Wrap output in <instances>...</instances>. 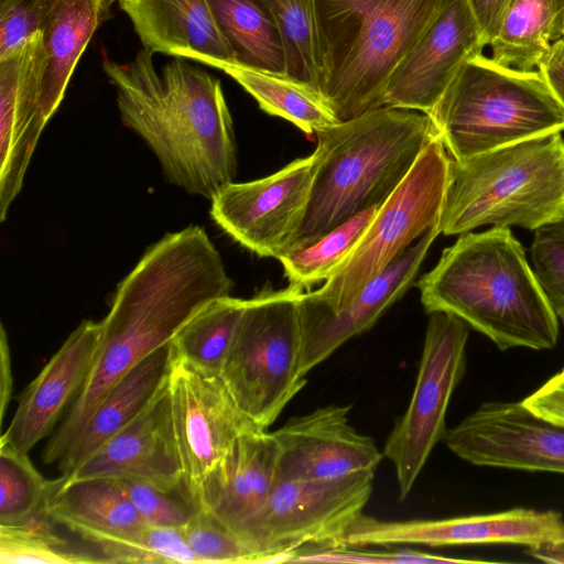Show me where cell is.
Segmentation results:
<instances>
[{"mask_svg": "<svg viewBox=\"0 0 564 564\" xmlns=\"http://www.w3.org/2000/svg\"><path fill=\"white\" fill-rule=\"evenodd\" d=\"M234 282L206 230L189 225L147 248L119 282L106 317L91 373L42 459L58 462L106 394L140 360L172 341L212 301L230 295Z\"/></svg>", "mask_w": 564, "mask_h": 564, "instance_id": "obj_1", "label": "cell"}, {"mask_svg": "<svg viewBox=\"0 0 564 564\" xmlns=\"http://www.w3.org/2000/svg\"><path fill=\"white\" fill-rule=\"evenodd\" d=\"M142 47L128 63L102 57L122 123L156 156L166 181L212 199L234 182L237 143L218 78L175 57L159 73Z\"/></svg>", "mask_w": 564, "mask_h": 564, "instance_id": "obj_2", "label": "cell"}, {"mask_svg": "<svg viewBox=\"0 0 564 564\" xmlns=\"http://www.w3.org/2000/svg\"><path fill=\"white\" fill-rule=\"evenodd\" d=\"M417 288L429 314L455 315L500 350L557 344L558 319L509 227L459 235Z\"/></svg>", "mask_w": 564, "mask_h": 564, "instance_id": "obj_3", "label": "cell"}, {"mask_svg": "<svg viewBox=\"0 0 564 564\" xmlns=\"http://www.w3.org/2000/svg\"><path fill=\"white\" fill-rule=\"evenodd\" d=\"M436 133L430 116L389 106L318 131L311 197L292 246L380 206Z\"/></svg>", "mask_w": 564, "mask_h": 564, "instance_id": "obj_4", "label": "cell"}, {"mask_svg": "<svg viewBox=\"0 0 564 564\" xmlns=\"http://www.w3.org/2000/svg\"><path fill=\"white\" fill-rule=\"evenodd\" d=\"M318 91L339 121L383 105L388 82L444 0H314Z\"/></svg>", "mask_w": 564, "mask_h": 564, "instance_id": "obj_5", "label": "cell"}, {"mask_svg": "<svg viewBox=\"0 0 564 564\" xmlns=\"http://www.w3.org/2000/svg\"><path fill=\"white\" fill-rule=\"evenodd\" d=\"M564 216V138L552 132L478 155L451 158L445 236L484 225L530 230Z\"/></svg>", "mask_w": 564, "mask_h": 564, "instance_id": "obj_6", "label": "cell"}, {"mask_svg": "<svg viewBox=\"0 0 564 564\" xmlns=\"http://www.w3.org/2000/svg\"><path fill=\"white\" fill-rule=\"evenodd\" d=\"M429 116L454 160L564 131V107L540 69L482 53L465 62Z\"/></svg>", "mask_w": 564, "mask_h": 564, "instance_id": "obj_7", "label": "cell"}, {"mask_svg": "<svg viewBox=\"0 0 564 564\" xmlns=\"http://www.w3.org/2000/svg\"><path fill=\"white\" fill-rule=\"evenodd\" d=\"M302 292L264 288L247 300L220 373L240 411L265 430L306 384L299 370Z\"/></svg>", "mask_w": 564, "mask_h": 564, "instance_id": "obj_8", "label": "cell"}, {"mask_svg": "<svg viewBox=\"0 0 564 564\" xmlns=\"http://www.w3.org/2000/svg\"><path fill=\"white\" fill-rule=\"evenodd\" d=\"M451 155L438 133L409 174L379 206L364 235L334 274L307 296L336 313L349 304L415 240L440 226L449 183Z\"/></svg>", "mask_w": 564, "mask_h": 564, "instance_id": "obj_9", "label": "cell"}, {"mask_svg": "<svg viewBox=\"0 0 564 564\" xmlns=\"http://www.w3.org/2000/svg\"><path fill=\"white\" fill-rule=\"evenodd\" d=\"M373 470L313 480L278 479L248 536L263 563L341 542L373 489Z\"/></svg>", "mask_w": 564, "mask_h": 564, "instance_id": "obj_10", "label": "cell"}, {"mask_svg": "<svg viewBox=\"0 0 564 564\" xmlns=\"http://www.w3.org/2000/svg\"><path fill=\"white\" fill-rule=\"evenodd\" d=\"M468 325L455 315L430 314L409 405L390 432L383 456L394 466L400 498L412 490L435 445L445 438L446 412L466 369Z\"/></svg>", "mask_w": 564, "mask_h": 564, "instance_id": "obj_11", "label": "cell"}, {"mask_svg": "<svg viewBox=\"0 0 564 564\" xmlns=\"http://www.w3.org/2000/svg\"><path fill=\"white\" fill-rule=\"evenodd\" d=\"M314 169L312 153L265 177L230 182L210 199V217L243 248L278 259L291 248L302 224Z\"/></svg>", "mask_w": 564, "mask_h": 564, "instance_id": "obj_12", "label": "cell"}, {"mask_svg": "<svg viewBox=\"0 0 564 564\" xmlns=\"http://www.w3.org/2000/svg\"><path fill=\"white\" fill-rule=\"evenodd\" d=\"M167 384L184 482L193 495L242 434L262 427L240 411L220 377L205 375L175 356Z\"/></svg>", "mask_w": 564, "mask_h": 564, "instance_id": "obj_13", "label": "cell"}, {"mask_svg": "<svg viewBox=\"0 0 564 564\" xmlns=\"http://www.w3.org/2000/svg\"><path fill=\"white\" fill-rule=\"evenodd\" d=\"M563 540L562 513L513 508L495 513L433 520L384 521L361 514L344 536L343 545L417 544L436 547L517 544L531 547Z\"/></svg>", "mask_w": 564, "mask_h": 564, "instance_id": "obj_14", "label": "cell"}, {"mask_svg": "<svg viewBox=\"0 0 564 564\" xmlns=\"http://www.w3.org/2000/svg\"><path fill=\"white\" fill-rule=\"evenodd\" d=\"M447 447L476 466L564 474V427L522 402L489 401L447 430Z\"/></svg>", "mask_w": 564, "mask_h": 564, "instance_id": "obj_15", "label": "cell"}, {"mask_svg": "<svg viewBox=\"0 0 564 564\" xmlns=\"http://www.w3.org/2000/svg\"><path fill=\"white\" fill-rule=\"evenodd\" d=\"M485 43L467 0H444L391 75L383 105L430 115L466 61Z\"/></svg>", "mask_w": 564, "mask_h": 564, "instance_id": "obj_16", "label": "cell"}, {"mask_svg": "<svg viewBox=\"0 0 564 564\" xmlns=\"http://www.w3.org/2000/svg\"><path fill=\"white\" fill-rule=\"evenodd\" d=\"M441 234L436 226L409 247L380 275L371 280L344 308L328 312L302 292L299 300L303 377L350 338L371 328L414 281L427 251Z\"/></svg>", "mask_w": 564, "mask_h": 564, "instance_id": "obj_17", "label": "cell"}, {"mask_svg": "<svg viewBox=\"0 0 564 564\" xmlns=\"http://www.w3.org/2000/svg\"><path fill=\"white\" fill-rule=\"evenodd\" d=\"M47 54L41 31L0 59V220L19 195L40 135Z\"/></svg>", "mask_w": 564, "mask_h": 564, "instance_id": "obj_18", "label": "cell"}, {"mask_svg": "<svg viewBox=\"0 0 564 564\" xmlns=\"http://www.w3.org/2000/svg\"><path fill=\"white\" fill-rule=\"evenodd\" d=\"M350 406L326 405L273 431L279 479L313 480L373 470L383 458L375 441L348 421Z\"/></svg>", "mask_w": 564, "mask_h": 564, "instance_id": "obj_19", "label": "cell"}, {"mask_svg": "<svg viewBox=\"0 0 564 564\" xmlns=\"http://www.w3.org/2000/svg\"><path fill=\"white\" fill-rule=\"evenodd\" d=\"M89 477L133 479L163 491L183 486L167 379L137 417L65 478Z\"/></svg>", "mask_w": 564, "mask_h": 564, "instance_id": "obj_20", "label": "cell"}, {"mask_svg": "<svg viewBox=\"0 0 564 564\" xmlns=\"http://www.w3.org/2000/svg\"><path fill=\"white\" fill-rule=\"evenodd\" d=\"M100 339L101 322L82 321L21 393L11 423L0 438L29 453L51 435L86 384Z\"/></svg>", "mask_w": 564, "mask_h": 564, "instance_id": "obj_21", "label": "cell"}, {"mask_svg": "<svg viewBox=\"0 0 564 564\" xmlns=\"http://www.w3.org/2000/svg\"><path fill=\"white\" fill-rule=\"evenodd\" d=\"M278 465L279 448L272 432L249 431L192 496L198 508L214 514L249 545L250 531L279 479Z\"/></svg>", "mask_w": 564, "mask_h": 564, "instance_id": "obj_22", "label": "cell"}, {"mask_svg": "<svg viewBox=\"0 0 564 564\" xmlns=\"http://www.w3.org/2000/svg\"><path fill=\"white\" fill-rule=\"evenodd\" d=\"M45 510L56 524L91 547L99 561L102 551L138 541L148 527L122 480L112 477L66 479L61 475L51 480Z\"/></svg>", "mask_w": 564, "mask_h": 564, "instance_id": "obj_23", "label": "cell"}, {"mask_svg": "<svg viewBox=\"0 0 564 564\" xmlns=\"http://www.w3.org/2000/svg\"><path fill=\"white\" fill-rule=\"evenodd\" d=\"M144 48L208 66L235 63L208 0H119Z\"/></svg>", "mask_w": 564, "mask_h": 564, "instance_id": "obj_24", "label": "cell"}, {"mask_svg": "<svg viewBox=\"0 0 564 564\" xmlns=\"http://www.w3.org/2000/svg\"><path fill=\"white\" fill-rule=\"evenodd\" d=\"M173 359L172 343L165 344L140 360L116 383L58 460L62 476L70 475L144 410L166 381Z\"/></svg>", "mask_w": 564, "mask_h": 564, "instance_id": "obj_25", "label": "cell"}, {"mask_svg": "<svg viewBox=\"0 0 564 564\" xmlns=\"http://www.w3.org/2000/svg\"><path fill=\"white\" fill-rule=\"evenodd\" d=\"M116 1L119 0H53L40 28L47 54L41 99L47 121L59 107L82 54Z\"/></svg>", "mask_w": 564, "mask_h": 564, "instance_id": "obj_26", "label": "cell"}, {"mask_svg": "<svg viewBox=\"0 0 564 564\" xmlns=\"http://www.w3.org/2000/svg\"><path fill=\"white\" fill-rule=\"evenodd\" d=\"M564 0H510L489 43L491 58L521 70L539 69L562 39Z\"/></svg>", "mask_w": 564, "mask_h": 564, "instance_id": "obj_27", "label": "cell"}, {"mask_svg": "<svg viewBox=\"0 0 564 564\" xmlns=\"http://www.w3.org/2000/svg\"><path fill=\"white\" fill-rule=\"evenodd\" d=\"M216 68L235 79L264 112L292 122L307 135L339 122L323 96L308 85L238 63H219Z\"/></svg>", "mask_w": 564, "mask_h": 564, "instance_id": "obj_28", "label": "cell"}, {"mask_svg": "<svg viewBox=\"0 0 564 564\" xmlns=\"http://www.w3.org/2000/svg\"><path fill=\"white\" fill-rule=\"evenodd\" d=\"M235 63L286 76L279 29L261 0H208Z\"/></svg>", "mask_w": 564, "mask_h": 564, "instance_id": "obj_29", "label": "cell"}, {"mask_svg": "<svg viewBox=\"0 0 564 564\" xmlns=\"http://www.w3.org/2000/svg\"><path fill=\"white\" fill-rule=\"evenodd\" d=\"M247 300L218 297L194 315L174 336V356L198 371L220 377Z\"/></svg>", "mask_w": 564, "mask_h": 564, "instance_id": "obj_30", "label": "cell"}, {"mask_svg": "<svg viewBox=\"0 0 564 564\" xmlns=\"http://www.w3.org/2000/svg\"><path fill=\"white\" fill-rule=\"evenodd\" d=\"M379 206L365 209L315 240L292 246L278 260L290 285L310 289L326 282L350 254Z\"/></svg>", "mask_w": 564, "mask_h": 564, "instance_id": "obj_31", "label": "cell"}, {"mask_svg": "<svg viewBox=\"0 0 564 564\" xmlns=\"http://www.w3.org/2000/svg\"><path fill=\"white\" fill-rule=\"evenodd\" d=\"M44 506L26 521L0 525V563H100L89 546L82 547L56 533Z\"/></svg>", "mask_w": 564, "mask_h": 564, "instance_id": "obj_32", "label": "cell"}, {"mask_svg": "<svg viewBox=\"0 0 564 564\" xmlns=\"http://www.w3.org/2000/svg\"><path fill=\"white\" fill-rule=\"evenodd\" d=\"M282 39L286 73L318 91L321 56L314 0H261ZM319 93V91H318Z\"/></svg>", "mask_w": 564, "mask_h": 564, "instance_id": "obj_33", "label": "cell"}, {"mask_svg": "<svg viewBox=\"0 0 564 564\" xmlns=\"http://www.w3.org/2000/svg\"><path fill=\"white\" fill-rule=\"evenodd\" d=\"M50 484L28 453L0 438V525L20 524L35 514L44 506Z\"/></svg>", "mask_w": 564, "mask_h": 564, "instance_id": "obj_34", "label": "cell"}, {"mask_svg": "<svg viewBox=\"0 0 564 564\" xmlns=\"http://www.w3.org/2000/svg\"><path fill=\"white\" fill-rule=\"evenodd\" d=\"M182 531L197 563H263L237 533L202 508Z\"/></svg>", "mask_w": 564, "mask_h": 564, "instance_id": "obj_35", "label": "cell"}, {"mask_svg": "<svg viewBox=\"0 0 564 564\" xmlns=\"http://www.w3.org/2000/svg\"><path fill=\"white\" fill-rule=\"evenodd\" d=\"M533 272L557 319L564 325V216L534 230Z\"/></svg>", "mask_w": 564, "mask_h": 564, "instance_id": "obj_36", "label": "cell"}, {"mask_svg": "<svg viewBox=\"0 0 564 564\" xmlns=\"http://www.w3.org/2000/svg\"><path fill=\"white\" fill-rule=\"evenodd\" d=\"M121 480L148 525L183 528L198 508L185 482L174 491H163L142 481Z\"/></svg>", "mask_w": 564, "mask_h": 564, "instance_id": "obj_37", "label": "cell"}, {"mask_svg": "<svg viewBox=\"0 0 564 564\" xmlns=\"http://www.w3.org/2000/svg\"><path fill=\"white\" fill-rule=\"evenodd\" d=\"M286 562L362 563V564H446L487 563L482 560L454 558L413 550L393 552L361 551L350 546L302 550Z\"/></svg>", "mask_w": 564, "mask_h": 564, "instance_id": "obj_38", "label": "cell"}, {"mask_svg": "<svg viewBox=\"0 0 564 564\" xmlns=\"http://www.w3.org/2000/svg\"><path fill=\"white\" fill-rule=\"evenodd\" d=\"M53 0H0V59L17 52L34 33Z\"/></svg>", "mask_w": 564, "mask_h": 564, "instance_id": "obj_39", "label": "cell"}, {"mask_svg": "<svg viewBox=\"0 0 564 564\" xmlns=\"http://www.w3.org/2000/svg\"><path fill=\"white\" fill-rule=\"evenodd\" d=\"M140 541L153 563L198 564L182 528L148 525Z\"/></svg>", "mask_w": 564, "mask_h": 564, "instance_id": "obj_40", "label": "cell"}, {"mask_svg": "<svg viewBox=\"0 0 564 564\" xmlns=\"http://www.w3.org/2000/svg\"><path fill=\"white\" fill-rule=\"evenodd\" d=\"M521 402L541 420L564 427V368Z\"/></svg>", "mask_w": 564, "mask_h": 564, "instance_id": "obj_41", "label": "cell"}, {"mask_svg": "<svg viewBox=\"0 0 564 564\" xmlns=\"http://www.w3.org/2000/svg\"><path fill=\"white\" fill-rule=\"evenodd\" d=\"M485 45H489L510 0H467Z\"/></svg>", "mask_w": 564, "mask_h": 564, "instance_id": "obj_42", "label": "cell"}, {"mask_svg": "<svg viewBox=\"0 0 564 564\" xmlns=\"http://www.w3.org/2000/svg\"><path fill=\"white\" fill-rule=\"evenodd\" d=\"M539 69L564 107V39L553 43L550 54L542 62Z\"/></svg>", "mask_w": 564, "mask_h": 564, "instance_id": "obj_43", "label": "cell"}, {"mask_svg": "<svg viewBox=\"0 0 564 564\" xmlns=\"http://www.w3.org/2000/svg\"><path fill=\"white\" fill-rule=\"evenodd\" d=\"M12 393L11 360L8 338L3 325L0 335V415L1 421L6 415L8 403Z\"/></svg>", "mask_w": 564, "mask_h": 564, "instance_id": "obj_44", "label": "cell"}, {"mask_svg": "<svg viewBox=\"0 0 564 564\" xmlns=\"http://www.w3.org/2000/svg\"><path fill=\"white\" fill-rule=\"evenodd\" d=\"M527 553L542 562L564 564V540L528 547Z\"/></svg>", "mask_w": 564, "mask_h": 564, "instance_id": "obj_45", "label": "cell"}, {"mask_svg": "<svg viewBox=\"0 0 564 564\" xmlns=\"http://www.w3.org/2000/svg\"><path fill=\"white\" fill-rule=\"evenodd\" d=\"M562 39H564V20H563V29H562Z\"/></svg>", "mask_w": 564, "mask_h": 564, "instance_id": "obj_46", "label": "cell"}]
</instances>
